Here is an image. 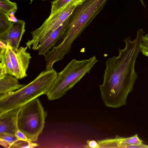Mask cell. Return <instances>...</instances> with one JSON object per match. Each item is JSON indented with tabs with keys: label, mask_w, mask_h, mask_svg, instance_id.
Wrapping results in <instances>:
<instances>
[{
	"label": "cell",
	"mask_w": 148,
	"mask_h": 148,
	"mask_svg": "<svg viewBox=\"0 0 148 148\" xmlns=\"http://www.w3.org/2000/svg\"><path fill=\"white\" fill-rule=\"evenodd\" d=\"M144 33L143 29H139L134 40L126 38L124 40L125 47L119 49L118 55L106 61L103 81L99 89L106 106L117 108L126 104L128 96L133 90L138 77L135 65Z\"/></svg>",
	"instance_id": "6da1fadb"
},
{
	"label": "cell",
	"mask_w": 148,
	"mask_h": 148,
	"mask_svg": "<svg viewBox=\"0 0 148 148\" xmlns=\"http://www.w3.org/2000/svg\"><path fill=\"white\" fill-rule=\"evenodd\" d=\"M108 0H84L69 17L67 27L62 41L52 49L53 54L62 59L72 45L103 8Z\"/></svg>",
	"instance_id": "7a4b0ae2"
},
{
	"label": "cell",
	"mask_w": 148,
	"mask_h": 148,
	"mask_svg": "<svg viewBox=\"0 0 148 148\" xmlns=\"http://www.w3.org/2000/svg\"><path fill=\"white\" fill-rule=\"evenodd\" d=\"M57 73L43 71L32 81L15 91L0 94V115L21 107L42 95H47Z\"/></svg>",
	"instance_id": "3957f363"
},
{
	"label": "cell",
	"mask_w": 148,
	"mask_h": 148,
	"mask_svg": "<svg viewBox=\"0 0 148 148\" xmlns=\"http://www.w3.org/2000/svg\"><path fill=\"white\" fill-rule=\"evenodd\" d=\"M98 61L95 56L81 60L72 59L60 72L52 83L47 96L50 101L59 99L71 89Z\"/></svg>",
	"instance_id": "277c9868"
},
{
	"label": "cell",
	"mask_w": 148,
	"mask_h": 148,
	"mask_svg": "<svg viewBox=\"0 0 148 148\" xmlns=\"http://www.w3.org/2000/svg\"><path fill=\"white\" fill-rule=\"evenodd\" d=\"M47 112L36 98L21 107L17 117L18 129L28 140L35 142L42 132Z\"/></svg>",
	"instance_id": "5b68a950"
},
{
	"label": "cell",
	"mask_w": 148,
	"mask_h": 148,
	"mask_svg": "<svg viewBox=\"0 0 148 148\" xmlns=\"http://www.w3.org/2000/svg\"><path fill=\"white\" fill-rule=\"evenodd\" d=\"M84 0H73L52 14L39 28L32 31V39L26 44L30 49L36 50L40 41L60 26Z\"/></svg>",
	"instance_id": "8992f818"
},
{
	"label": "cell",
	"mask_w": 148,
	"mask_h": 148,
	"mask_svg": "<svg viewBox=\"0 0 148 148\" xmlns=\"http://www.w3.org/2000/svg\"><path fill=\"white\" fill-rule=\"evenodd\" d=\"M7 47L12 65L14 76L18 79L27 77V71L31 58L30 53L27 51V47L21 46L18 49L9 46Z\"/></svg>",
	"instance_id": "52a82bcc"
},
{
	"label": "cell",
	"mask_w": 148,
	"mask_h": 148,
	"mask_svg": "<svg viewBox=\"0 0 148 148\" xmlns=\"http://www.w3.org/2000/svg\"><path fill=\"white\" fill-rule=\"evenodd\" d=\"M25 31V22L18 20L5 32L0 34V41L7 46L18 49L22 37Z\"/></svg>",
	"instance_id": "ba28073f"
},
{
	"label": "cell",
	"mask_w": 148,
	"mask_h": 148,
	"mask_svg": "<svg viewBox=\"0 0 148 148\" xmlns=\"http://www.w3.org/2000/svg\"><path fill=\"white\" fill-rule=\"evenodd\" d=\"M69 17L57 28L39 43L36 49L38 51L39 55L44 56L62 38L67 29Z\"/></svg>",
	"instance_id": "9c48e42d"
},
{
	"label": "cell",
	"mask_w": 148,
	"mask_h": 148,
	"mask_svg": "<svg viewBox=\"0 0 148 148\" xmlns=\"http://www.w3.org/2000/svg\"><path fill=\"white\" fill-rule=\"evenodd\" d=\"M21 107L10 110L0 115V134L4 133L15 135L18 130L17 117Z\"/></svg>",
	"instance_id": "30bf717a"
},
{
	"label": "cell",
	"mask_w": 148,
	"mask_h": 148,
	"mask_svg": "<svg viewBox=\"0 0 148 148\" xmlns=\"http://www.w3.org/2000/svg\"><path fill=\"white\" fill-rule=\"evenodd\" d=\"M137 134L128 138L121 137L117 136L112 139L103 140L98 141L101 145H111L118 148H128L131 146L136 145L143 143Z\"/></svg>",
	"instance_id": "8fae6325"
},
{
	"label": "cell",
	"mask_w": 148,
	"mask_h": 148,
	"mask_svg": "<svg viewBox=\"0 0 148 148\" xmlns=\"http://www.w3.org/2000/svg\"><path fill=\"white\" fill-rule=\"evenodd\" d=\"M15 76L7 74L0 79V94H3L18 90L25 85L20 84Z\"/></svg>",
	"instance_id": "7c38bea8"
},
{
	"label": "cell",
	"mask_w": 148,
	"mask_h": 148,
	"mask_svg": "<svg viewBox=\"0 0 148 148\" xmlns=\"http://www.w3.org/2000/svg\"><path fill=\"white\" fill-rule=\"evenodd\" d=\"M0 62L5 64L6 67L8 74L14 76L12 65L7 47H0Z\"/></svg>",
	"instance_id": "4fadbf2b"
},
{
	"label": "cell",
	"mask_w": 148,
	"mask_h": 148,
	"mask_svg": "<svg viewBox=\"0 0 148 148\" xmlns=\"http://www.w3.org/2000/svg\"><path fill=\"white\" fill-rule=\"evenodd\" d=\"M9 18L7 13L0 10V34L7 31L15 23L10 21Z\"/></svg>",
	"instance_id": "5bb4252c"
},
{
	"label": "cell",
	"mask_w": 148,
	"mask_h": 148,
	"mask_svg": "<svg viewBox=\"0 0 148 148\" xmlns=\"http://www.w3.org/2000/svg\"><path fill=\"white\" fill-rule=\"evenodd\" d=\"M16 3L13 2L9 0H0V10L9 15L11 11L17 10Z\"/></svg>",
	"instance_id": "9a60e30c"
},
{
	"label": "cell",
	"mask_w": 148,
	"mask_h": 148,
	"mask_svg": "<svg viewBox=\"0 0 148 148\" xmlns=\"http://www.w3.org/2000/svg\"><path fill=\"white\" fill-rule=\"evenodd\" d=\"M32 141L17 140L10 146L11 148H32L38 146L39 145Z\"/></svg>",
	"instance_id": "2e32d148"
},
{
	"label": "cell",
	"mask_w": 148,
	"mask_h": 148,
	"mask_svg": "<svg viewBox=\"0 0 148 148\" xmlns=\"http://www.w3.org/2000/svg\"><path fill=\"white\" fill-rule=\"evenodd\" d=\"M73 0H54L51 2L50 14H52Z\"/></svg>",
	"instance_id": "e0dca14e"
},
{
	"label": "cell",
	"mask_w": 148,
	"mask_h": 148,
	"mask_svg": "<svg viewBox=\"0 0 148 148\" xmlns=\"http://www.w3.org/2000/svg\"><path fill=\"white\" fill-rule=\"evenodd\" d=\"M140 51L148 57V34L144 36L140 45Z\"/></svg>",
	"instance_id": "ac0fdd59"
},
{
	"label": "cell",
	"mask_w": 148,
	"mask_h": 148,
	"mask_svg": "<svg viewBox=\"0 0 148 148\" xmlns=\"http://www.w3.org/2000/svg\"><path fill=\"white\" fill-rule=\"evenodd\" d=\"M0 139L7 142L11 145L18 140L15 135L4 133L0 134Z\"/></svg>",
	"instance_id": "d6986e66"
},
{
	"label": "cell",
	"mask_w": 148,
	"mask_h": 148,
	"mask_svg": "<svg viewBox=\"0 0 148 148\" xmlns=\"http://www.w3.org/2000/svg\"><path fill=\"white\" fill-rule=\"evenodd\" d=\"M7 69L5 64L3 63H0V79L4 77L8 74Z\"/></svg>",
	"instance_id": "ffe728a7"
},
{
	"label": "cell",
	"mask_w": 148,
	"mask_h": 148,
	"mask_svg": "<svg viewBox=\"0 0 148 148\" xmlns=\"http://www.w3.org/2000/svg\"><path fill=\"white\" fill-rule=\"evenodd\" d=\"M86 147L92 148L100 147V145L98 141L95 140H88L86 142Z\"/></svg>",
	"instance_id": "44dd1931"
},
{
	"label": "cell",
	"mask_w": 148,
	"mask_h": 148,
	"mask_svg": "<svg viewBox=\"0 0 148 148\" xmlns=\"http://www.w3.org/2000/svg\"><path fill=\"white\" fill-rule=\"evenodd\" d=\"M15 136L18 140L25 141L29 140L26 136L19 130L16 133Z\"/></svg>",
	"instance_id": "7402d4cb"
},
{
	"label": "cell",
	"mask_w": 148,
	"mask_h": 148,
	"mask_svg": "<svg viewBox=\"0 0 148 148\" xmlns=\"http://www.w3.org/2000/svg\"><path fill=\"white\" fill-rule=\"evenodd\" d=\"M0 145L5 148H10L11 145L7 142L0 139Z\"/></svg>",
	"instance_id": "603a6c76"
},
{
	"label": "cell",
	"mask_w": 148,
	"mask_h": 148,
	"mask_svg": "<svg viewBox=\"0 0 148 148\" xmlns=\"http://www.w3.org/2000/svg\"><path fill=\"white\" fill-rule=\"evenodd\" d=\"M129 148H148V145L143 143L138 145L131 146L129 147Z\"/></svg>",
	"instance_id": "cb8c5ba5"
},
{
	"label": "cell",
	"mask_w": 148,
	"mask_h": 148,
	"mask_svg": "<svg viewBox=\"0 0 148 148\" xmlns=\"http://www.w3.org/2000/svg\"><path fill=\"white\" fill-rule=\"evenodd\" d=\"M9 20L12 22H16L18 21V19L14 16V15L10 14L9 15Z\"/></svg>",
	"instance_id": "d4e9b609"
},
{
	"label": "cell",
	"mask_w": 148,
	"mask_h": 148,
	"mask_svg": "<svg viewBox=\"0 0 148 148\" xmlns=\"http://www.w3.org/2000/svg\"><path fill=\"white\" fill-rule=\"evenodd\" d=\"M139 1H140V2H141V4H142V5L145 8V4H144V3L143 2V0H139Z\"/></svg>",
	"instance_id": "484cf974"
},
{
	"label": "cell",
	"mask_w": 148,
	"mask_h": 148,
	"mask_svg": "<svg viewBox=\"0 0 148 148\" xmlns=\"http://www.w3.org/2000/svg\"><path fill=\"white\" fill-rule=\"evenodd\" d=\"M30 0V3H32V2L34 0Z\"/></svg>",
	"instance_id": "4316f807"
}]
</instances>
